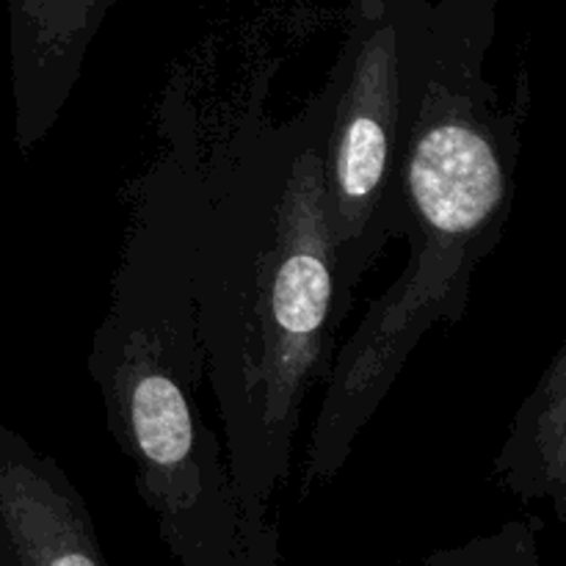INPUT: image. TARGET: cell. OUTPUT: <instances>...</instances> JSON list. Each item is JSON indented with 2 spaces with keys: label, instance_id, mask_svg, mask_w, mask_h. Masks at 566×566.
Segmentation results:
<instances>
[{
  "label": "cell",
  "instance_id": "1",
  "mask_svg": "<svg viewBox=\"0 0 566 566\" xmlns=\"http://www.w3.org/2000/svg\"><path fill=\"white\" fill-rule=\"evenodd\" d=\"M263 94L254 86L216 138L199 127L191 285L243 542L254 566H276L271 501L291 479L340 318L324 182L329 83L287 119L265 111Z\"/></svg>",
  "mask_w": 566,
  "mask_h": 566
},
{
  "label": "cell",
  "instance_id": "2",
  "mask_svg": "<svg viewBox=\"0 0 566 566\" xmlns=\"http://www.w3.org/2000/svg\"><path fill=\"white\" fill-rule=\"evenodd\" d=\"M160 149L130 182L108 310L88 352L105 426L180 566H254L224 442L205 420L191 285L199 116L182 83L158 105Z\"/></svg>",
  "mask_w": 566,
  "mask_h": 566
},
{
  "label": "cell",
  "instance_id": "3",
  "mask_svg": "<svg viewBox=\"0 0 566 566\" xmlns=\"http://www.w3.org/2000/svg\"><path fill=\"white\" fill-rule=\"evenodd\" d=\"M528 83L503 108L484 70L431 66L401 169L409 258L335 354L304 451V490L329 484L426 332L457 324L512 213Z\"/></svg>",
  "mask_w": 566,
  "mask_h": 566
},
{
  "label": "cell",
  "instance_id": "4",
  "mask_svg": "<svg viewBox=\"0 0 566 566\" xmlns=\"http://www.w3.org/2000/svg\"><path fill=\"white\" fill-rule=\"evenodd\" d=\"M431 3L354 0L326 77L324 182L340 326L370 265L403 238V153L434 66Z\"/></svg>",
  "mask_w": 566,
  "mask_h": 566
},
{
  "label": "cell",
  "instance_id": "5",
  "mask_svg": "<svg viewBox=\"0 0 566 566\" xmlns=\"http://www.w3.org/2000/svg\"><path fill=\"white\" fill-rule=\"evenodd\" d=\"M0 566H108L86 501L59 462L0 426Z\"/></svg>",
  "mask_w": 566,
  "mask_h": 566
},
{
  "label": "cell",
  "instance_id": "6",
  "mask_svg": "<svg viewBox=\"0 0 566 566\" xmlns=\"http://www.w3.org/2000/svg\"><path fill=\"white\" fill-rule=\"evenodd\" d=\"M122 0H6L14 142L31 153L48 138L81 81L105 17Z\"/></svg>",
  "mask_w": 566,
  "mask_h": 566
},
{
  "label": "cell",
  "instance_id": "7",
  "mask_svg": "<svg viewBox=\"0 0 566 566\" xmlns=\"http://www.w3.org/2000/svg\"><path fill=\"white\" fill-rule=\"evenodd\" d=\"M566 352L558 348L551 368L531 390L514 418L497 457V475L523 501H551L566 517Z\"/></svg>",
  "mask_w": 566,
  "mask_h": 566
},
{
  "label": "cell",
  "instance_id": "8",
  "mask_svg": "<svg viewBox=\"0 0 566 566\" xmlns=\"http://www.w3.org/2000/svg\"><path fill=\"white\" fill-rule=\"evenodd\" d=\"M497 0H437L431 3L434 61L459 70H484L495 39Z\"/></svg>",
  "mask_w": 566,
  "mask_h": 566
},
{
  "label": "cell",
  "instance_id": "9",
  "mask_svg": "<svg viewBox=\"0 0 566 566\" xmlns=\"http://www.w3.org/2000/svg\"><path fill=\"white\" fill-rule=\"evenodd\" d=\"M423 566H542V556L531 523H506L495 534L431 553Z\"/></svg>",
  "mask_w": 566,
  "mask_h": 566
}]
</instances>
